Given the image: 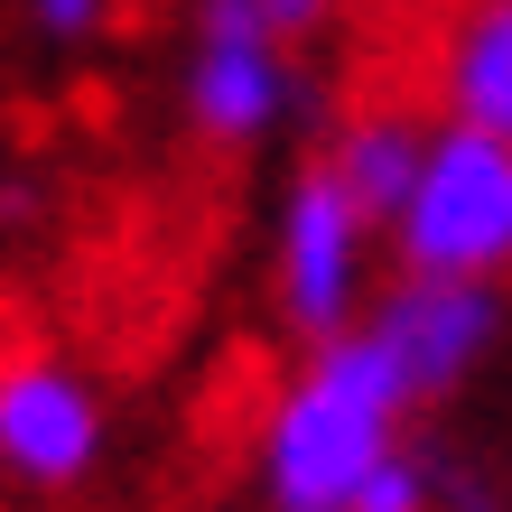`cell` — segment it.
Masks as SVG:
<instances>
[{
  "mask_svg": "<svg viewBox=\"0 0 512 512\" xmlns=\"http://www.w3.org/2000/svg\"><path fill=\"white\" fill-rule=\"evenodd\" d=\"M419 122H401V112H354V122L326 140V168H336V187L364 205L373 224L401 215V196H410V168H419Z\"/></svg>",
  "mask_w": 512,
  "mask_h": 512,
  "instance_id": "8",
  "label": "cell"
},
{
  "mask_svg": "<svg viewBox=\"0 0 512 512\" xmlns=\"http://www.w3.org/2000/svg\"><path fill=\"white\" fill-rule=\"evenodd\" d=\"M112 410L66 354H10L0 364V475L28 494H66L103 466Z\"/></svg>",
  "mask_w": 512,
  "mask_h": 512,
  "instance_id": "5",
  "label": "cell"
},
{
  "mask_svg": "<svg viewBox=\"0 0 512 512\" xmlns=\"http://www.w3.org/2000/svg\"><path fill=\"white\" fill-rule=\"evenodd\" d=\"M401 438H410V391L364 326H345V336L308 345L298 382H280L252 447V485L270 512H354L364 475Z\"/></svg>",
  "mask_w": 512,
  "mask_h": 512,
  "instance_id": "1",
  "label": "cell"
},
{
  "mask_svg": "<svg viewBox=\"0 0 512 512\" xmlns=\"http://www.w3.org/2000/svg\"><path fill=\"white\" fill-rule=\"evenodd\" d=\"M298 56L270 38L243 0H196V56H187V122L215 149H261L298 112Z\"/></svg>",
  "mask_w": 512,
  "mask_h": 512,
  "instance_id": "4",
  "label": "cell"
},
{
  "mask_svg": "<svg viewBox=\"0 0 512 512\" xmlns=\"http://www.w3.org/2000/svg\"><path fill=\"white\" fill-rule=\"evenodd\" d=\"M373 215L336 187V168L308 159L280 196V224H270V298H280L289 336H345L364 317V280H373Z\"/></svg>",
  "mask_w": 512,
  "mask_h": 512,
  "instance_id": "3",
  "label": "cell"
},
{
  "mask_svg": "<svg viewBox=\"0 0 512 512\" xmlns=\"http://www.w3.org/2000/svg\"><path fill=\"white\" fill-rule=\"evenodd\" d=\"M243 10H252L280 47H298V38H317V28L336 19V0H243Z\"/></svg>",
  "mask_w": 512,
  "mask_h": 512,
  "instance_id": "11",
  "label": "cell"
},
{
  "mask_svg": "<svg viewBox=\"0 0 512 512\" xmlns=\"http://www.w3.org/2000/svg\"><path fill=\"white\" fill-rule=\"evenodd\" d=\"M19 19H28V38H47V47H94L112 28V0H19Z\"/></svg>",
  "mask_w": 512,
  "mask_h": 512,
  "instance_id": "10",
  "label": "cell"
},
{
  "mask_svg": "<svg viewBox=\"0 0 512 512\" xmlns=\"http://www.w3.org/2000/svg\"><path fill=\"white\" fill-rule=\"evenodd\" d=\"M438 494H447V475H438V457L429 447H391V457L364 475V494H354V512H438Z\"/></svg>",
  "mask_w": 512,
  "mask_h": 512,
  "instance_id": "9",
  "label": "cell"
},
{
  "mask_svg": "<svg viewBox=\"0 0 512 512\" xmlns=\"http://www.w3.org/2000/svg\"><path fill=\"white\" fill-rule=\"evenodd\" d=\"M382 233L410 280H503L512 270V149L466 122L429 131L410 196Z\"/></svg>",
  "mask_w": 512,
  "mask_h": 512,
  "instance_id": "2",
  "label": "cell"
},
{
  "mask_svg": "<svg viewBox=\"0 0 512 512\" xmlns=\"http://www.w3.org/2000/svg\"><path fill=\"white\" fill-rule=\"evenodd\" d=\"M354 326L382 345V364L401 373L410 410H419V401H438V391H457L494 354L503 298H494V280H410L401 270V280L382 289V308H364Z\"/></svg>",
  "mask_w": 512,
  "mask_h": 512,
  "instance_id": "6",
  "label": "cell"
},
{
  "mask_svg": "<svg viewBox=\"0 0 512 512\" xmlns=\"http://www.w3.org/2000/svg\"><path fill=\"white\" fill-rule=\"evenodd\" d=\"M438 94H447V122L512 149V0H466L438 56Z\"/></svg>",
  "mask_w": 512,
  "mask_h": 512,
  "instance_id": "7",
  "label": "cell"
}]
</instances>
